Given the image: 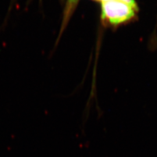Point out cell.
<instances>
[{
	"label": "cell",
	"mask_w": 157,
	"mask_h": 157,
	"mask_svg": "<svg viewBox=\"0 0 157 157\" xmlns=\"http://www.w3.org/2000/svg\"><path fill=\"white\" fill-rule=\"evenodd\" d=\"M101 20L104 25L117 26L133 19L139 12L135 0H101Z\"/></svg>",
	"instance_id": "obj_1"
},
{
	"label": "cell",
	"mask_w": 157,
	"mask_h": 157,
	"mask_svg": "<svg viewBox=\"0 0 157 157\" xmlns=\"http://www.w3.org/2000/svg\"><path fill=\"white\" fill-rule=\"evenodd\" d=\"M78 1L79 0H67V1L65 9H64V11H63L62 25H61V28L59 36H61L63 31L66 28L68 21L71 17L72 14L73 13L75 7L76 6L78 3ZM98 1H101V0H98Z\"/></svg>",
	"instance_id": "obj_2"
},
{
	"label": "cell",
	"mask_w": 157,
	"mask_h": 157,
	"mask_svg": "<svg viewBox=\"0 0 157 157\" xmlns=\"http://www.w3.org/2000/svg\"><path fill=\"white\" fill-rule=\"evenodd\" d=\"M13 1V0H12V1Z\"/></svg>",
	"instance_id": "obj_3"
}]
</instances>
